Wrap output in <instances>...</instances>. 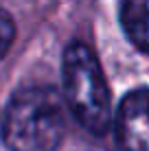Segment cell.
Masks as SVG:
<instances>
[{"mask_svg": "<svg viewBox=\"0 0 149 151\" xmlns=\"http://www.w3.org/2000/svg\"><path fill=\"white\" fill-rule=\"evenodd\" d=\"M64 107L48 88H22L2 112L0 136L9 151H55L64 138Z\"/></svg>", "mask_w": 149, "mask_h": 151, "instance_id": "cell-1", "label": "cell"}, {"mask_svg": "<svg viewBox=\"0 0 149 151\" xmlns=\"http://www.w3.org/2000/svg\"><path fill=\"white\" fill-rule=\"evenodd\" d=\"M61 75L68 107L75 118L94 136H103L112 123V101L94 50L83 42L68 44Z\"/></svg>", "mask_w": 149, "mask_h": 151, "instance_id": "cell-2", "label": "cell"}, {"mask_svg": "<svg viewBox=\"0 0 149 151\" xmlns=\"http://www.w3.org/2000/svg\"><path fill=\"white\" fill-rule=\"evenodd\" d=\"M121 151H149V88L132 90L116 112Z\"/></svg>", "mask_w": 149, "mask_h": 151, "instance_id": "cell-3", "label": "cell"}, {"mask_svg": "<svg viewBox=\"0 0 149 151\" xmlns=\"http://www.w3.org/2000/svg\"><path fill=\"white\" fill-rule=\"evenodd\" d=\"M121 24L132 44L149 55V0H123Z\"/></svg>", "mask_w": 149, "mask_h": 151, "instance_id": "cell-4", "label": "cell"}, {"mask_svg": "<svg viewBox=\"0 0 149 151\" xmlns=\"http://www.w3.org/2000/svg\"><path fill=\"white\" fill-rule=\"evenodd\" d=\"M13 37H15V24L11 15L4 9H0V59L7 55L9 46L13 44Z\"/></svg>", "mask_w": 149, "mask_h": 151, "instance_id": "cell-5", "label": "cell"}]
</instances>
